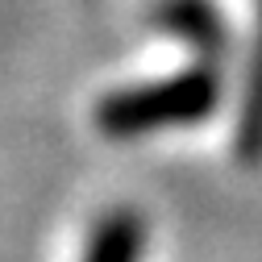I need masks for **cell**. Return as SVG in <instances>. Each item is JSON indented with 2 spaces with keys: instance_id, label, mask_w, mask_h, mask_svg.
<instances>
[{
  "instance_id": "4",
  "label": "cell",
  "mask_w": 262,
  "mask_h": 262,
  "mask_svg": "<svg viewBox=\"0 0 262 262\" xmlns=\"http://www.w3.org/2000/svg\"><path fill=\"white\" fill-rule=\"evenodd\" d=\"M233 154L250 167L262 162V9H258V38H254V54H250L246 88H242V108H237V125H233Z\"/></svg>"
},
{
  "instance_id": "3",
  "label": "cell",
  "mask_w": 262,
  "mask_h": 262,
  "mask_svg": "<svg viewBox=\"0 0 262 262\" xmlns=\"http://www.w3.org/2000/svg\"><path fill=\"white\" fill-rule=\"evenodd\" d=\"M142 250H146L142 216L134 208H113L96 221L79 262H142Z\"/></svg>"
},
{
  "instance_id": "2",
  "label": "cell",
  "mask_w": 262,
  "mask_h": 262,
  "mask_svg": "<svg viewBox=\"0 0 262 262\" xmlns=\"http://www.w3.org/2000/svg\"><path fill=\"white\" fill-rule=\"evenodd\" d=\"M150 21H154V29L191 46L204 62H216L229 50V29L212 0H162Z\"/></svg>"
},
{
  "instance_id": "1",
  "label": "cell",
  "mask_w": 262,
  "mask_h": 262,
  "mask_svg": "<svg viewBox=\"0 0 262 262\" xmlns=\"http://www.w3.org/2000/svg\"><path fill=\"white\" fill-rule=\"evenodd\" d=\"M216 108H221V75L212 71V62H200V67H187L154 83L108 92L96 104V129L117 142H129V138L158 134V129L208 121Z\"/></svg>"
}]
</instances>
